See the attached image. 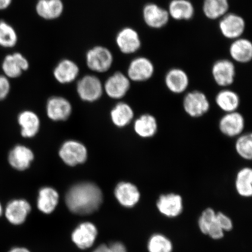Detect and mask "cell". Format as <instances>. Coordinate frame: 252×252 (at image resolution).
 Returning <instances> with one entry per match:
<instances>
[{
    "label": "cell",
    "mask_w": 252,
    "mask_h": 252,
    "mask_svg": "<svg viewBox=\"0 0 252 252\" xmlns=\"http://www.w3.org/2000/svg\"><path fill=\"white\" fill-rule=\"evenodd\" d=\"M18 122L23 137L32 138L38 133L40 120L35 113L30 110L22 112L18 116Z\"/></svg>",
    "instance_id": "cell-25"
},
{
    "label": "cell",
    "mask_w": 252,
    "mask_h": 252,
    "mask_svg": "<svg viewBox=\"0 0 252 252\" xmlns=\"http://www.w3.org/2000/svg\"><path fill=\"white\" fill-rule=\"evenodd\" d=\"M59 156L66 165L74 166L86 161L88 157L87 148L80 142L68 140L62 144Z\"/></svg>",
    "instance_id": "cell-5"
},
{
    "label": "cell",
    "mask_w": 252,
    "mask_h": 252,
    "mask_svg": "<svg viewBox=\"0 0 252 252\" xmlns=\"http://www.w3.org/2000/svg\"><path fill=\"white\" fill-rule=\"evenodd\" d=\"M235 189L239 196L250 198L252 196V169L245 166L236 173Z\"/></svg>",
    "instance_id": "cell-29"
},
{
    "label": "cell",
    "mask_w": 252,
    "mask_h": 252,
    "mask_svg": "<svg viewBox=\"0 0 252 252\" xmlns=\"http://www.w3.org/2000/svg\"><path fill=\"white\" fill-rule=\"evenodd\" d=\"M216 213L212 208H207L201 214L200 219L198 220V226H199L201 232L204 234H207L210 225L215 221Z\"/></svg>",
    "instance_id": "cell-35"
},
{
    "label": "cell",
    "mask_w": 252,
    "mask_h": 252,
    "mask_svg": "<svg viewBox=\"0 0 252 252\" xmlns=\"http://www.w3.org/2000/svg\"><path fill=\"white\" fill-rule=\"evenodd\" d=\"M86 60L88 68L97 73L108 71L114 61L111 51L102 46H94L88 50Z\"/></svg>",
    "instance_id": "cell-3"
},
{
    "label": "cell",
    "mask_w": 252,
    "mask_h": 252,
    "mask_svg": "<svg viewBox=\"0 0 252 252\" xmlns=\"http://www.w3.org/2000/svg\"><path fill=\"white\" fill-rule=\"evenodd\" d=\"M34 159V154L29 148L23 145H17L9 151L8 161L12 168L23 171L30 168Z\"/></svg>",
    "instance_id": "cell-18"
},
{
    "label": "cell",
    "mask_w": 252,
    "mask_h": 252,
    "mask_svg": "<svg viewBox=\"0 0 252 252\" xmlns=\"http://www.w3.org/2000/svg\"><path fill=\"white\" fill-rule=\"evenodd\" d=\"M29 68V62L23 55L19 52L6 56L2 63L4 75L8 79L20 77Z\"/></svg>",
    "instance_id": "cell-17"
},
{
    "label": "cell",
    "mask_w": 252,
    "mask_h": 252,
    "mask_svg": "<svg viewBox=\"0 0 252 252\" xmlns=\"http://www.w3.org/2000/svg\"><path fill=\"white\" fill-rule=\"evenodd\" d=\"M46 111L47 116L52 121H65L71 115L72 106L64 97L53 96L47 102Z\"/></svg>",
    "instance_id": "cell-19"
},
{
    "label": "cell",
    "mask_w": 252,
    "mask_h": 252,
    "mask_svg": "<svg viewBox=\"0 0 252 252\" xmlns=\"http://www.w3.org/2000/svg\"><path fill=\"white\" fill-rule=\"evenodd\" d=\"M130 87L131 81L127 75L118 71L107 78L103 84V92L110 98L120 99L127 94Z\"/></svg>",
    "instance_id": "cell-9"
},
{
    "label": "cell",
    "mask_w": 252,
    "mask_h": 252,
    "mask_svg": "<svg viewBox=\"0 0 252 252\" xmlns=\"http://www.w3.org/2000/svg\"><path fill=\"white\" fill-rule=\"evenodd\" d=\"M77 92L78 96L84 101H96L102 95L103 84L95 75L88 74L77 82Z\"/></svg>",
    "instance_id": "cell-4"
},
{
    "label": "cell",
    "mask_w": 252,
    "mask_h": 252,
    "mask_svg": "<svg viewBox=\"0 0 252 252\" xmlns=\"http://www.w3.org/2000/svg\"><path fill=\"white\" fill-rule=\"evenodd\" d=\"M31 211L29 202L23 198L9 201L4 210L5 218L14 225L23 224Z\"/></svg>",
    "instance_id": "cell-15"
},
{
    "label": "cell",
    "mask_w": 252,
    "mask_h": 252,
    "mask_svg": "<svg viewBox=\"0 0 252 252\" xmlns=\"http://www.w3.org/2000/svg\"><path fill=\"white\" fill-rule=\"evenodd\" d=\"M183 108L191 118H200L210 111V102L206 94L200 91H193L185 94Z\"/></svg>",
    "instance_id": "cell-2"
},
{
    "label": "cell",
    "mask_w": 252,
    "mask_h": 252,
    "mask_svg": "<svg viewBox=\"0 0 252 252\" xmlns=\"http://www.w3.org/2000/svg\"><path fill=\"white\" fill-rule=\"evenodd\" d=\"M8 252H31L28 249L23 247H15L12 248Z\"/></svg>",
    "instance_id": "cell-42"
},
{
    "label": "cell",
    "mask_w": 252,
    "mask_h": 252,
    "mask_svg": "<svg viewBox=\"0 0 252 252\" xmlns=\"http://www.w3.org/2000/svg\"><path fill=\"white\" fill-rule=\"evenodd\" d=\"M55 80L60 84L72 83L80 74V68L76 63L70 59H63L56 66L53 72Z\"/></svg>",
    "instance_id": "cell-22"
},
{
    "label": "cell",
    "mask_w": 252,
    "mask_h": 252,
    "mask_svg": "<svg viewBox=\"0 0 252 252\" xmlns=\"http://www.w3.org/2000/svg\"><path fill=\"white\" fill-rule=\"evenodd\" d=\"M155 67L153 63L146 57H137L132 60L128 65L127 76L130 81L143 83L153 77Z\"/></svg>",
    "instance_id": "cell-6"
},
{
    "label": "cell",
    "mask_w": 252,
    "mask_h": 252,
    "mask_svg": "<svg viewBox=\"0 0 252 252\" xmlns=\"http://www.w3.org/2000/svg\"><path fill=\"white\" fill-rule=\"evenodd\" d=\"M229 9V0H203V13L209 20L221 18L228 13Z\"/></svg>",
    "instance_id": "cell-31"
},
{
    "label": "cell",
    "mask_w": 252,
    "mask_h": 252,
    "mask_svg": "<svg viewBox=\"0 0 252 252\" xmlns=\"http://www.w3.org/2000/svg\"><path fill=\"white\" fill-rule=\"evenodd\" d=\"M116 200L122 206L130 209L140 202L141 194L136 185L130 182H121L114 190Z\"/></svg>",
    "instance_id": "cell-13"
},
{
    "label": "cell",
    "mask_w": 252,
    "mask_h": 252,
    "mask_svg": "<svg viewBox=\"0 0 252 252\" xmlns=\"http://www.w3.org/2000/svg\"><path fill=\"white\" fill-rule=\"evenodd\" d=\"M100 189L91 182H82L72 187L65 195L69 210L78 215H89L99 209L102 203Z\"/></svg>",
    "instance_id": "cell-1"
},
{
    "label": "cell",
    "mask_w": 252,
    "mask_h": 252,
    "mask_svg": "<svg viewBox=\"0 0 252 252\" xmlns=\"http://www.w3.org/2000/svg\"><path fill=\"white\" fill-rule=\"evenodd\" d=\"M170 18L176 21H189L195 13L194 5L189 0H172L168 10Z\"/></svg>",
    "instance_id": "cell-26"
},
{
    "label": "cell",
    "mask_w": 252,
    "mask_h": 252,
    "mask_svg": "<svg viewBox=\"0 0 252 252\" xmlns=\"http://www.w3.org/2000/svg\"><path fill=\"white\" fill-rule=\"evenodd\" d=\"M216 221L223 231H228L232 228L231 220L222 213H216Z\"/></svg>",
    "instance_id": "cell-36"
},
{
    "label": "cell",
    "mask_w": 252,
    "mask_h": 252,
    "mask_svg": "<svg viewBox=\"0 0 252 252\" xmlns=\"http://www.w3.org/2000/svg\"><path fill=\"white\" fill-rule=\"evenodd\" d=\"M212 74L217 86L223 88L231 86L236 76L234 63L228 59L219 60L213 65Z\"/></svg>",
    "instance_id": "cell-10"
},
{
    "label": "cell",
    "mask_w": 252,
    "mask_h": 252,
    "mask_svg": "<svg viewBox=\"0 0 252 252\" xmlns=\"http://www.w3.org/2000/svg\"><path fill=\"white\" fill-rule=\"evenodd\" d=\"M116 43L120 51L125 55H132L141 48V40L136 30L130 27L123 28L116 37Z\"/></svg>",
    "instance_id": "cell-14"
},
{
    "label": "cell",
    "mask_w": 252,
    "mask_h": 252,
    "mask_svg": "<svg viewBox=\"0 0 252 252\" xmlns=\"http://www.w3.org/2000/svg\"><path fill=\"white\" fill-rule=\"evenodd\" d=\"M3 213H4V209H3L1 203L0 202V217L2 215Z\"/></svg>",
    "instance_id": "cell-43"
},
{
    "label": "cell",
    "mask_w": 252,
    "mask_h": 252,
    "mask_svg": "<svg viewBox=\"0 0 252 252\" xmlns=\"http://www.w3.org/2000/svg\"><path fill=\"white\" fill-rule=\"evenodd\" d=\"M109 247L110 252H127L125 246L121 242H114Z\"/></svg>",
    "instance_id": "cell-39"
},
{
    "label": "cell",
    "mask_w": 252,
    "mask_h": 252,
    "mask_svg": "<svg viewBox=\"0 0 252 252\" xmlns=\"http://www.w3.org/2000/svg\"><path fill=\"white\" fill-rule=\"evenodd\" d=\"M18 37L17 32L10 24L0 21V46L12 48L17 45Z\"/></svg>",
    "instance_id": "cell-32"
},
{
    "label": "cell",
    "mask_w": 252,
    "mask_h": 252,
    "mask_svg": "<svg viewBox=\"0 0 252 252\" xmlns=\"http://www.w3.org/2000/svg\"><path fill=\"white\" fill-rule=\"evenodd\" d=\"M98 235L94 223L84 222L79 224L71 234L73 243L80 250H86L92 247Z\"/></svg>",
    "instance_id": "cell-11"
},
{
    "label": "cell",
    "mask_w": 252,
    "mask_h": 252,
    "mask_svg": "<svg viewBox=\"0 0 252 252\" xmlns=\"http://www.w3.org/2000/svg\"><path fill=\"white\" fill-rule=\"evenodd\" d=\"M215 101L220 110L225 113L238 111L241 98L238 93L231 90L223 89L216 94Z\"/></svg>",
    "instance_id": "cell-28"
},
{
    "label": "cell",
    "mask_w": 252,
    "mask_h": 252,
    "mask_svg": "<svg viewBox=\"0 0 252 252\" xmlns=\"http://www.w3.org/2000/svg\"><path fill=\"white\" fill-rule=\"evenodd\" d=\"M158 122L150 113H144L135 120L133 128L135 133L143 139H149L155 136L158 131Z\"/></svg>",
    "instance_id": "cell-21"
},
{
    "label": "cell",
    "mask_w": 252,
    "mask_h": 252,
    "mask_svg": "<svg viewBox=\"0 0 252 252\" xmlns=\"http://www.w3.org/2000/svg\"><path fill=\"white\" fill-rule=\"evenodd\" d=\"M64 9L62 0H38L35 7L37 14L45 20H54L61 17Z\"/></svg>",
    "instance_id": "cell-24"
},
{
    "label": "cell",
    "mask_w": 252,
    "mask_h": 252,
    "mask_svg": "<svg viewBox=\"0 0 252 252\" xmlns=\"http://www.w3.org/2000/svg\"><path fill=\"white\" fill-rule=\"evenodd\" d=\"M93 252H110L109 245L102 244L97 247Z\"/></svg>",
    "instance_id": "cell-41"
},
{
    "label": "cell",
    "mask_w": 252,
    "mask_h": 252,
    "mask_svg": "<svg viewBox=\"0 0 252 252\" xmlns=\"http://www.w3.org/2000/svg\"><path fill=\"white\" fill-rule=\"evenodd\" d=\"M143 18L148 27L156 30L165 27L170 20L168 11L155 3H149L144 5Z\"/></svg>",
    "instance_id": "cell-16"
},
{
    "label": "cell",
    "mask_w": 252,
    "mask_h": 252,
    "mask_svg": "<svg viewBox=\"0 0 252 252\" xmlns=\"http://www.w3.org/2000/svg\"><path fill=\"white\" fill-rule=\"evenodd\" d=\"M11 84L5 75H0V101L7 97L10 93Z\"/></svg>",
    "instance_id": "cell-37"
},
{
    "label": "cell",
    "mask_w": 252,
    "mask_h": 252,
    "mask_svg": "<svg viewBox=\"0 0 252 252\" xmlns=\"http://www.w3.org/2000/svg\"><path fill=\"white\" fill-rule=\"evenodd\" d=\"M219 130L223 135L229 138H237L244 133L245 119L238 111L226 113L220 118Z\"/></svg>",
    "instance_id": "cell-8"
},
{
    "label": "cell",
    "mask_w": 252,
    "mask_h": 252,
    "mask_svg": "<svg viewBox=\"0 0 252 252\" xmlns=\"http://www.w3.org/2000/svg\"><path fill=\"white\" fill-rule=\"evenodd\" d=\"M207 234L209 235L211 237L215 239H219L223 237V231L220 227L218 223L217 222L216 217L215 221L210 225Z\"/></svg>",
    "instance_id": "cell-38"
},
{
    "label": "cell",
    "mask_w": 252,
    "mask_h": 252,
    "mask_svg": "<svg viewBox=\"0 0 252 252\" xmlns=\"http://www.w3.org/2000/svg\"><path fill=\"white\" fill-rule=\"evenodd\" d=\"M12 0H0V10H4L11 5Z\"/></svg>",
    "instance_id": "cell-40"
},
{
    "label": "cell",
    "mask_w": 252,
    "mask_h": 252,
    "mask_svg": "<svg viewBox=\"0 0 252 252\" xmlns=\"http://www.w3.org/2000/svg\"><path fill=\"white\" fill-rule=\"evenodd\" d=\"M59 201L58 191L51 187L43 188L39 191L37 200V209L43 214H51L58 206Z\"/></svg>",
    "instance_id": "cell-27"
},
{
    "label": "cell",
    "mask_w": 252,
    "mask_h": 252,
    "mask_svg": "<svg viewBox=\"0 0 252 252\" xmlns=\"http://www.w3.org/2000/svg\"><path fill=\"white\" fill-rule=\"evenodd\" d=\"M230 56L233 61L247 64L252 59V43L244 37L233 40L229 49Z\"/></svg>",
    "instance_id": "cell-23"
},
{
    "label": "cell",
    "mask_w": 252,
    "mask_h": 252,
    "mask_svg": "<svg viewBox=\"0 0 252 252\" xmlns=\"http://www.w3.org/2000/svg\"><path fill=\"white\" fill-rule=\"evenodd\" d=\"M113 124L116 127L123 128L130 124L134 118L133 108L128 103L121 102L115 105L110 112Z\"/></svg>",
    "instance_id": "cell-30"
},
{
    "label": "cell",
    "mask_w": 252,
    "mask_h": 252,
    "mask_svg": "<svg viewBox=\"0 0 252 252\" xmlns=\"http://www.w3.org/2000/svg\"><path fill=\"white\" fill-rule=\"evenodd\" d=\"M148 249L150 252H172V245L165 236L156 234L151 237Z\"/></svg>",
    "instance_id": "cell-34"
},
{
    "label": "cell",
    "mask_w": 252,
    "mask_h": 252,
    "mask_svg": "<svg viewBox=\"0 0 252 252\" xmlns=\"http://www.w3.org/2000/svg\"><path fill=\"white\" fill-rule=\"evenodd\" d=\"M219 29L225 38L234 40L242 37L246 29L244 19L234 13H227L220 19Z\"/></svg>",
    "instance_id": "cell-7"
},
{
    "label": "cell",
    "mask_w": 252,
    "mask_h": 252,
    "mask_svg": "<svg viewBox=\"0 0 252 252\" xmlns=\"http://www.w3.org/2000/svg\"><path fill=\"white\" fill-rule=\"evenodd\" d=\"M189 83L187 72L181 68H172L165 75V86L172 94H178L185 93L189 87Z\"/></svg>",
    "instance_id": "cell-20"
},
{
    "label": "cell",
    "mask_w": 252,
    "mask_h": 252,
    "mask_svg": "<svg viewBox=\"0 0 252 252\" xmlns=\"http://www.w3.org/2000/svg\"><path fill=\"white\" fill-rule=\"evenodd\" d=\"M156 205L159 212L169 218L181 215L184 210V200L181 195L172 192L160 194Z\"/></svg>",
    "instance_id": "cell-12"
},
{
    "label": "cell",
    "mask_w": 252,
    "mask_h": 252,
    "mask_svg": "<svg viewBox=\"0 0 252 252\" xmlns=\"http://www.w3.org/2000/svg\"><path fill=\"white\" fill-rule=\"evenodd\" d=\"M235 149L238 156L246 160L252 158V134L251 133L242 134L236 138Z\"/></svg>",
    "instance_id": "cell-33"
}]
</instances>
